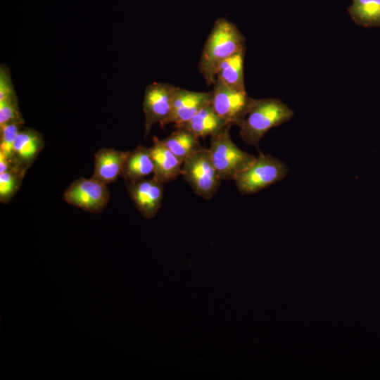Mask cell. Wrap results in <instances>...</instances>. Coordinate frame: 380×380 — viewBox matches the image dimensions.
<instances>
[{"label":"cell","mask_w":380,"mask_h":380,"mask_svg":"<svg viewBox=\"0 0 380 380\" xmlns=\"http://www.w3.org/2000/svg\"><path fill=\"white\" fill-rule=\"evenodd\" d=\"M245 38L235 24L217 19L205 41L198 70L208 85L213 84L220 63L245 48Z\"/></svg>","instance_id":"obj_1"},{"label":"cell","mask_w":380,"mask_h":380,"mask_svg":"<svg viewBox=\"0 0 380 380\" xmlns=\"http://www.w3.org/2000/svg\"><path fill=\"white\" fill-rule=\"evenodd\" d=\"M293 110L278 99H253L240 127L243 141L258 148L260 140L270 129L289 121Z\"/></svg>","instance_id":"obj_2"},{"label":"cell","mask_w":380,"mask_h":380,"mask_svg":"<svg viewBox=\"0 0 380 380\" xmlns=\"http://www.w3.org/2000/svg\"><path fill=\"white\" fill-rule=\"evenodd\" d=\"M258 152L253 163L234 179L242 194H255L282 180L289 172L284 162L270 154Z\"/></svg>","instance_id":"obj_3"},{"label":"cell","mask_w":380,"mask_h":380,"mask_svg":"<svg viewBox=\"0 0 380 380\" xmlns=\"http://www.w3.org/2000/svg\"><path fill=\"white\" fill-rule=\"evenodd\" d=\"M231 125L210 137L209 151L214 166L221 179H234L246 170L255 156L239 148L232 140Z\"/></svg>","instance_id":"obj_4"},{"label":"cell","mask_w":380,"mask_h":380,"mask_svg":"<svg viewBox=\"0 0 380 380\" xmlns=\"http://www.w3.org/2000/svg\"><path fill=\"white\" fill-rule=\"evenodd\" d=\"M182 175L194 192L206 200L215 195L222 180L214 166L209 149L205 147L184 161Z\"/></svg>","instance_id":"obj_5"},{"label":"cell","mask_w":380,"mask_h":380,"mask_svg":"<svg viewBox=\"0 0 380 380\" xmlns=\"http://www.w3.org/2000/svg\"><path fill=\"white\" fill-rule=\"evenodd\" d=\"M211 105L215 112L231 125L240 126L245 120L252 98L246 91L232 89L215 79Z\"/></svg>","instance_id":"obj_6"},{"label":"cell","mask_w":380,"mask_h":380,"mask_svg":"<svg viewBox=\"0 0 380 380\" xmlns=\"http://www.w3.org/2000/svg\"><path fill=\"white\" fill-rule=\"evenodd\" d=\"M70 205L92 213H101L110 199L106 184L92 178H79L71 183L63 194Z\"/></svg>","instance_id":"obj_7"},{"label":"cell","mask_w":380,"mask_h":380,"mask_svg":"<svg viewBox=\"0 0 380 380\" xmlns=\"http://www.w3.org/2000/svg\"><path fill=\"white\" fill-rule=\"evenodd\" d=\"M175 86L165 82H153L145 88L143 111L145 116L144 136L158 122L163 127L172 108Z\"/></svg>","instance_id":"obj_8"},{"label":"cell","mask_w":380,"mask_h":380,"mask_svg":"<svg viewBox=\"0 0 380 380\" xmlns=\"http://www.w3.org/2000/svg\"><path fill=\"white\" fill-rule=\"evenodd\" d=\"M125 182L129 197L142 217L145 219L154 217L162 205L163 183L153 177Z\"/></svg>","instance_id":"obj_9"},{"label":"cell","mask_w":380,"mask_h":380,"mask_svg":"<svg viewBox=\"0 0 380 380\" xmlns=\"http://www.w3.org/2000/svg\"><path fill=\"white\" fill-rule=\"evenodd\" d=\"M212 91H194L175 87L172 108L163 127L170 123L177 124L190 119L200 110L212 102Z\"/></svg>","instance_id":"obj_10"},{"label":"cell","mask_w":380,"mask_h":380,"mask_svg":"<svg viewBox=\"0 0 380 380\" xmlns=\"http://www.w3.org/2000/svg\"><path fill=\"white\" fill-rule=\"evenodd\" d=\"M129 151L101 148L94 155V168L91 178L105 184L121 176Z\"/></svg>","instance_id":"obj_11"},{"label":"cell","mask_w":380,"mask_h":380,"mask_svg":"<svg viewBox=\"0 0 380 380\" xmlns=\"http://www.w3.org/2000/svg\"><path fill=\"white\" fill-rule=\"evenodd\" d=\"M153 163V177L161 182H172L182 175L183 164L157 137H153V146L150 148Z\"/></svg>","instance_id":"obj_12"},{"label":"cell","mask_w":380,"mask_h":380,"mask_svg":"<svg viewBox=\"0 0 380 380\" xmlns=\"http://www.w3.org/2000/svg\"><path fill=\"white\" fill-rule=\"evenodd\" d=\"M44 145V139L40 132L32 128L23 127L13 144V158L19 166L27 170Z\"/></svg>","instance_id":"obj_13"},{"label":"cell","mask_w":380,"mask_h":380,"mask_svg":"<svg viewBox=\"0 0 380 380\" xmlns=\"http://www.w3.org/2000/svg\"><path fill=\"white\" fill-rule=\"evenodd\" d=\"M229 125H231L215 112L210 103L186 121L175 124V127L187 129L199 138H204L217 134Z\"/></svg>","instance_id":"obj_14"},{"label":"cell","mask_w":380,"mask_h":380,"mask_svg":"<svg viewBox=\"0 0 380 380\" xmlns=\"http://www.w3.org/2000/svg\"><path fill=\"white\" fill-rule=\"evenodd\" d=\"M153 172L150 148L138 146L126 159L121 176L125 181L137 182Z\"/></svg>","instance_id":"obj_15"},{"label":"cell","mask_w":380,"mask_h":380,"mask_svg":"<svg viewBox=\"0 0 380 380\" xmlns=\"http://www.w3.org/2000/svg\"><path fill=\"white\" fill-rule=\"evenodd\" d=\"M246 47L223 61L216 72V79L226 86L239 91H246L243 63Z\"/></svg>","instance_id":"obj_16"},{"label":"cell","mask_w":380,"mask_h":380,"mask_svg":"<svg viewBox=\"0 0 380 380\" xmlns=\"http://www.w3.org/2000/svg\"><path fill=\"white\" fill-rule=\"evenodd\" d=\"M162 142L182 163L203 148L198 137L183 128H176L167 137L162 139Z\"/></svg>","instance_id":"obj_17"},{"label":"cell","mask_w":380,"mask_h":380,"mask_svg":"<svg viewBox=\"0 0 380 380\" xmlns=\"http://www.w3.org/2000/svg\"><path fill=\"white\" fill-rule=\"evenodd\" d=\"M348 13L359 25L380 27V0H353Z\"/></svg>","instance_id":"obj_18"},{"label":"cell","mask_w":380,"mask_h":380,"mask_svg":"<svg viewBox=\"0 0 380 380\" xmlns=\"http://www.w3.org/2000/svg\"><path fill=\"white\" fill-rule=\"evenodd\" d=\"M27 170L14 167L0 173V201L8 203L18 191Z\"/></svg>","instance_id":"obj_19"},{"label":"cell","mask_w":380,"mask_h":380,"mask_svg":"<svg viewBox=\"0 0 380 380\" xmlns=\"http://www.w3.org/2000/svg\"><path fill=\"white\" fill-rule=\"evenodd\" d=\"M23 125L20 122H11L0 126V153L9 159L13 160V144Z\"/></svg>","instance_id":"obj_20"},{"label":"cell","mask_w":380,"mask_h":380,"mask_svg":"<svg viewBox=\"0 0 380 380\" xmlns=\"http://www.w3.org/2000/svg\"><path fill=\"white\" fill-rule=\"evenodd\" d=\"M11 122L25 123L17 97L0 101V126Z\"/></svg>","instance_id":"obj_21"},{"label":"cell","mask_w":380,"mask_h":380,"mask_svg":"<svg viewBox=\"0 0 380 380\" xmlns=\"http://www.w3.org/2000/svg\"><path fill=\"white\" fill-rule=\"evenodd\" d=\"M11 73L5 64L0 66V101L16 98Z\"/></svg>","instance_id":"obj_22"}]
</instances>
